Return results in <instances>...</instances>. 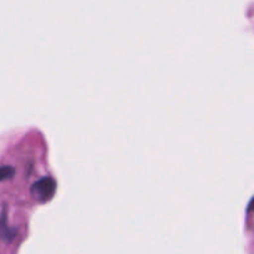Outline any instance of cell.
<instances>
[{
  "label": "cell",
  "instance_id": "obj_1",
  "mask_svg": "<svg viewBox=\"0 0 254 254\" xmlns=\"http://www.w3.org/2000/svg\"><path fill=\"white\" fill-rule=\"evenodd\" d=\"M56 188L57 183L55 181V179L50 178V176H45V178L39 179V180L32 184L30 192H31V196L37 202L45 203L54 197V195L56 193Z\"/></svg>",
  "mask_w": 254,
  "mask_h": 254
},
{
  "label": "cell",
  "instance_id": "obj_2",
  "mask_svg": "<svg viewBox=\"0 0 254 254\" xmlns=\"http://www.w3.org/2000/svg\"><path fill=\"white\" fill-rule=\"evenodd\" d=\"M17 235L16 228H12L7 226V212L6 208H2L1 213H0V238L4 242H11Z\"/></svg>",
  "mask_w": 254,
  "mask_h": 254
},
{
  "label": "cell",
  "instance_id": "obj_3",
  "mask_svg": "<svg viewBox=\"0 0 254 254\" xmlns=\"http://www.w3.org/2000/svg\"><path fill=\"white\" fill-rule=\"evenodd\" d=\"M14 175H15L14 166H10V165L0 166V181L9 180V179L14 178Z\"/></svg>",
  "mask_w": 254,
  "mask_h": 254
}]
</instances>
